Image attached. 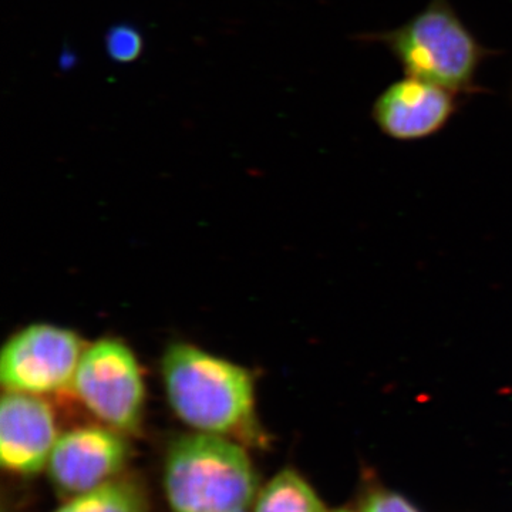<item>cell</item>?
<instances>
[{
    "label": "cell",
    "mask_w": 512,
    "mask_h": 512,
    "mask_svg": "<svg viewBox=\"0 0 512 512\" xmlns=\"http://www.w3.org/2000/svg\"><path fill=\"white\" fill-rule=\"evenodd\" d=\"M362 512H419L400 495L390 491H375L367 495Z\"/></svg>",
    "instance_id": "obj_12"
},
{
    "label": "cell",
    "mask_w": 512,
    "mask_h": 512,
    "mask_svg": "<svg viewBox=\"0 0 512 512\" xmlns=\"http://www.w3.org/2000/svg\"><path fill=\"white\" fill-rule=\"evenodd\" d=\"M335 512H355V511H350V510H338V511H335Z\"/></svg>",
    "instance_id": "obj_13"
},
{
    "label": "cell",
    "mask_w": 512,
    "mask_h": 512,
    "mask_svg": "<svg viewBox=\"0 0 512 512\" xmlns=\"http://www.w3.org/2000/svg\"><path fill=\"white\" fill-rule=\"evenodd\" d=\"M86 343L73 330L33 323L10 336L0 355V380L9 392L43 396L72 387Z\"/></svg>",
    "instance_id": "obj_5"
},
{
    "label": "cell",
    "mask_w": 512,
    "mask_h": 512,
    "mask_svg": "<svg viewBox=\"0 0 512 512\" xmlns=\"http://www.w3.org/2000/svg\"><path fill=\"white\" fill-rule=\"evenodd\" d=\"M164 490L174 512H249L258 477L241 444L198 431L171 444Z\"/></svg>",
    "instance_id": "obj_2"
},
{
    "label": "cell",
    "mask_w": 512,
    "mask_h": 512,
    "mask_svg": "<svg viewBox=\"0 0 512 512\" xmlns=\"http://www.w3.org/2000/svg\"><path fill=\"white\" fill-rule=\"evenodd\" d=\"M456 96L437 84L406 76L379 94L373 104V120L394 140H421L439 133L454 116Z\"/></svg>",
    "instance_id": "obj_8"
},
{
    "label": "cell",
    "mask_w": 512,
    "mask_h": 512,
    "mask_svg": "<svg viewBox=\"0 0 512 512\" xmlns=\"http://www.w3.org/2000/svg\"><path fill=\"white\" fill-rule=\"evenodd\" d=\"M128 457L130 446L120 431L79 427L59 436L47 471L60 493L76 497L116 480Z\"/></svg>",
    "instance_id": "obj_6"
},
{
    "label": "cell",
    "mask_w": 512,
    "mask_h": 512,
    "mask_svg": "<svg viewBox=\"0 0 512 512\" xmlns=\"http://www.w3.org/2000/svg\"><path fill=\"white\" fill-rule=\"evenodd\" d=\"M147 498L137 484L113 480L96 490L72 497L55 512H147Z\"/></svg>",
    "instance_id": "obj_10"
},
{
    "label": "cell",
    "mask_w": 512,
    "mask_h": 512,
    "mask_svg": "<svg viewBox=\"0 0 512 512\" xmlns=\"http://www.w3.org/2000/svg\"><path fill=\"white\" fill-rule=\"evenodd\" d=\"M161 375L174 413L200 433L255 434V386L237 363L190 343H173L161 359Z\"/></svg>",
    "instance_id": "obj_1"
},
{
    "label": "cell",
    "mask_w": 512,
    "mask_h": 512,
    "mask_svg": "<svg viewBox=\"0 0 512 512\" xmlns=\"http://www.w3.org/2000/svg\"><path fill=\"white\" fill-rule=\"evenodd\" d=\"M106 49L111 59L119 63H128L140 56L143 42L136 29L119 25L107 33Z\"/></svg>",
    "instance_id": "obj_11"
},
{
    "label": "cell",
    "mask_w": 512,
    "mask_h": 512,
    "mask_svg": "<svg viewBox=\"0 0 512 512\" xmlns=\"http://www.w3.org/2000/svg\"><path fill=\"white\" fill-rule=\"evenodd\" d=\"M252 512H328L311 484L293 470L276 474L256 495Z\"/></svg>",
    "instance_id": "obj_9"
},
{
    "label": "cell",
    "mask_w": 512,
    "mask_h": 512,
    "mask_svg": "<svg viewBox=\"0 0 512 512\" xmlns=\"http://www.w3.org/2000/svg\"><path fill=\"white\" fill-rule=\"evenodd\" d=\"M383 43L406 76L426 80L454 94L477 93L478 69L490 56L464 25L450 0H430L399 28L363 36Z\"/></svg>",
    "instance_id": "obj_3"
},
{
    "label": "cell",
    "mask_w": 512,
    "mask_h": 512,
    "mask_svg": "<svg viewBox=\"0 0 512 512\" xmlns=\"http://www.w3.org/2000/svg\"><path fill=\"white\" fill-rule=\"evenodd\" d=\"M70 389L110 429L123 434L140 430L146 384L136 355L121 340L103 338L87 346Z\"/></svg>",
    "instance_id": "obj_4"
},
{
    "label": "cell",
    "mask_w": 512,
    "mask_h": 512,
    "mask_svg": "<svg viewBox=\"0 0 512 512\" xmlns=\"http://www.w3.org/2000/svg\"><path fill=\"white\" fill-rule=\"evenodd\" d=\"M57 439L55 414L42 397L6 390L0 406V460L5 470L20 476L40 473Z\"/></svg>",
    "instance_id": "obj_7"
}]
</instances>
